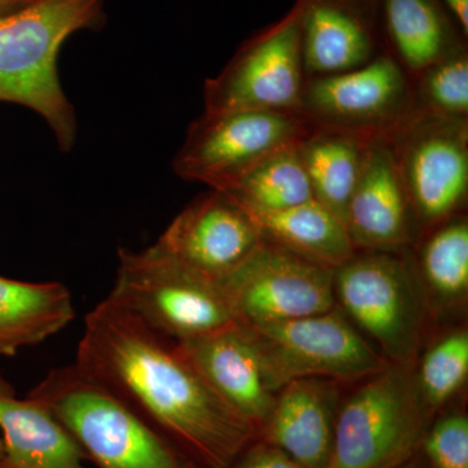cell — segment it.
<instances>
[{
  "label": "cell",
  "mask_w": 468,
  "mask_h": 468,
  "mask_svg": "<svg viewBox=\"0 0 468 468\" xmlns=\"http://www.w3.org/2000/svg\"><path fill=\"white\" fill-rule=\"evenodd\" d=\"M75 363L176 449L208 468L229 466L254 433L209 388L177 341L109 297L86 315Z\"/></svg>",
  "instance_id": "obj_1"
},
{
  "label": "cell",
  "mask_w": 468,
  "mask_h": 468,
  "mask_svg": "<svg viewBox=\"0 0 468 468\" xmlns=\"http://www.w3.org/2000/svg\"><path fill=\"white\" fill-rule=\"evenodd\" d=\"M106 0H30L0 15V101L21 104L46 120L63 151L77 137L75 109L58 76L63 43L103 21Z\"/></svg>",
  "instance_id": "obj_2"
},
{
  "label": "cell",
  "mask_w": 468,
  "mask_h": 468,
  "mask_svg": "<svg viewBox=\"0 0 468 468\" xmlns=\"http://www.w3.org/2000/svg\"><path fill=\"white\" fill-rule=\"evenodd\" d=\"M27 397L51 412L98 468H187L183 452L76 363L52 369Z\"/></svg>",
  "instance_id": "obj_3"
},
{
  "label": "cell",
  "mask_w": 468,
  "mask_h": 468,
  "mask_svg": "<svg viewBox=\"0 0 468 468\" xmlns=\"http://www.w3.org/2000/svg\"><path fill=\"white\" fill-rule=\"evenodd\" d=\"M110 300L175 341L239 324L218 280L185 266L159 248L119 250Z\"/></svg>",
  "instance_id": "obj_4"
},
{
  "label": "cell",
  "mask_w": 468,
  "mask_h": 468,
  "mask_svg": "<svg viewBox=\"0 0 468 468\" xmlns=\"http://www.w3.org/2000/svg\"><path fill=\"white\" fill-rule=\"evenodd\" d=\"M335 297L388 363L411 368L423 302L417 273L401 251L354 252L335 270Z\"/></svg>",
  "instance_id": "obj_5"
},
{
  "label": "cell",
  "mask_w": 468,
  "mask_h": 468,
  "mask_svg": "<svg viewBox=\"0 0 468 468\" xmlns=\"http://www.w3.org/2000/svg\"><path fill=\"white\" fill-rule=\"evenodd\" d=\"M245 326L273 394L302 378L354 381L372 377L388 365L337 307L318 315Z\"/></svg>",
  "instance_id": "obj_6"
},
{
  "label": "cell",
  "mask_w": 468,
  "mask_h": 468,
  "mask_svg": "<svg viewBox=\"0 0 468 468\" xmlns=\"http://www.w3.org/2000/svg\"><path fill=\"white\" fill-rule=\"evenodd\" d=\"M423 405L411 368L388 363L341 409L328 468H392L417 441Z\"/></svg>",
  "instance_id": "obj_7"
},
{
  "label": "cell",
  "mask_w": 468,
  "mask_h": 468,
  "mask_svg": "<svg viewBox=\"0 0 468 468\" xmlns=\"http://www.w3.org/2000/svg\"><path fill=\"white\" fill-rule=\"evenodd\" d=\"M313 131L298 112H203L190 124L172 165L178 177L221 192L261 160L295 146Z\"/></svg>",
  "instance_id": "obj_8"
},
{
  "label": "cell",
  "mask_w": 468,
  "mask_h": 468,
  "mask_svg": "<svg viewBox=\"0 0 468 468\" xmlns=\"http://www.w3.org/2000/svg\"><path fill=\"white\" fill-rule=\"evenodd\" d=\"M301 7L254 34L203 88L205 112L285 111L297 112L303 91Z\"/></svg>",
  "instance_id": "obj_9"
},
{
  "label": "cell",
  "mask_w": 468,
  "mask_h": 468,
  "mask_svg": "<svg viewBox=\"0 0 468 468\" xmlns=\"http://www.w3.org/2000/svg\"><path fill=\"white\" fill-rule=\"evenodd\" d=\"M417 111L411 79L383 52L356 69L306 77L297 112L314 129L388 138Z\"/></svg>",
  "instance_id": "obj_10"
},
{
  "label": "cell",
  "mask_w": 468,
  "mask_h": 468,
  "mask_svg": "<svg viewBox=\"0 0 468 468\" xmlns=\"http://www.w3.org/2000/svg\"><path fill=\"white\" fill-rule=\"evenodd\" d=\"M418 227L461 214L468 196V120L417 112L388 137Z\"/></svg>",
  "instance_id": "obj_11"
},
{
  "label": "cell",
  "mask_w": 468,
  "mask_h": 468,
  "mask_svg": "<svg viewBox=\"0 0 468 468\" xmlns=\"http://www.w3.org/2000/svg\"><path fill=\"white\" fill-rule=\"evenodd\" d=\"M218 282L242 325H266L335 309V268L267 241Z\"/></svg>",
  "instance_id": "obj_12"
},
{
  "label": "cell",
  "mask_w": 468,
  "mask_h": 468,
  "mask_svg": "<svg viewBox=\"0 0 468 468\" xmlns=\"http://www.w3.org/2000/svg\"><path fill=\"white\" fill-rule=\"evenodd\" d=\"M261 242L250 215L226 194L211 190L187 206L156 245L185 266L218 280Z\"/></svg>",
  "instance_id": "obj_13"
},
{
  "label": "cell",
  "mask_w": 468,
  "mask_h": 468,
  "mask_svg": "<svg viewBox=\"0 0 468 468\" xmlns=\"http://www.w3.org/2000/svg\"><path fill=\"white\" fill-rule=\"evenodd\" d=\"M354 249L401 251L419 227L387 137L369 141L345 218Z\"/></svg>",
  "instance_id": "obj_14"
},
{
  "label": "cell",
  "mask_w": 468,
  "mask_h": 468,
  "mask_svg": "<svg viewBox=\"0 0 468 468\" xmlns=\"http://www.w3.org/2000/svg\"><path fill=\"white\" fill-rule=\"evenodd\" d=\"M304 76L335 75L383 54L378 0H297Z\"/></svg>",
  "instance_id": "obj_15"
},
{
  "label": "cell",
  "mask_w": 468,
  "mask_h": 468,
  "mask_svg": "<svg viewBox=\"0 0 468 468\" xmlns=\"http://www.w3.org/2000/svg\"><path fill=\"white\" fill-rule=\"evenodd\" d=\"M177 344L228 408L254 430L267 423L276 396L267 388L257 347L245 325Z\"/></svg>",
  "instance_id": "obj_16"
},
{
  "label": "cell",
  "mask_w": 468,
  "mask_h": 468,
  "mask_svg": "<svg viewBox=\"0 0 468 468\" xmlns=\"http://www.w3.org/2000/svg\"><path fill=\"white\" fill-rule=\"evenodd\" d=\"M279 393L267 420L273 446L303 468H328L337 403L335 388L320 378H302Z\"/></svg>",
  "instance_id": "obj_17"
},
{
  "label": "cell",
  "mask_w": 468,
  "mask_h": 468,
  "mask_svg": "<svg viewBox=\"0 0 468 468\" xmlns=\"http://www.w3.org/2000/svg\"><path fill=\"white\" fill-rule=\"evenodd\" d=\"M381 41L410 79L467 48L468 36L440 0H378Z\"/></svg>",
  "instance_id": "obj_18"
},
{
  "label": "cell",
  "mask_w": 468,
  "mask_h": 468,
  "mask_svg": "<svg viewBox=\"0 0 468 468\" xmlns=\"http://www.w3.org/2000/svg\"><path fill=\"white\" fill-rule=\"evenodd\" d=\"M0 468H88L86 455L66 428L36 399L17 397L0 374Z\"/></svg>",
  "instance_id": "obj_19"
},
{
  "label": "cell",
  "mask_w": 468,
  "mask_h": 468,
  "mask_svg": "<svg viewBox=\"0 0 468 468\" xmlns=\"http://www.w3.org/2000/svg\"><path fill=\"white\" fill-rule=\"evenodd\" d=\"M72 294L58 282L0 276V356H16L58 334L75 319Z\"/></svg>",
  "instance_id": "obj_20"
},
{
  "label": "cell",
  "mask_w": 468,
  "mask_h": 468,
  "mask_svg": "<svg viewBox=\"0 0 468 468\" xmlns=\"http://www.w3.org/2000/svg\"><path fill=\"white\" fill-rule=\"evenodd\" d=\"M249 215L263 241L314 263L335 270L356 252L344 221L315 199L282 211Z\"/></svg>",
  "instance_id": "obj_21"
},
{
  "label": "cell",
  "mask_w": 468,
  "mask_h": 468,
  "mask_svg": "<svg viewBox=\"0 0 468 468\" xmlns=\"http://www.w3.org/2000/svg\"><path fill=\"white\" fill-rule=\"evenodd\" d=\"M371 140L365 135L314 129L297 144L314 199L344 223Z\"/></svg>",
  "instance_id": "obj_22"
},
{
  "label": "cell",
  "mask_w": 468,
  "mask_h": 468,
  "mask_svg": "<svg viewBox=\"0 0 468 468\" xmlns=\"http://www.w3.org/2000/svg\"><path fill=\"white\" fill-rule=\"evenodd\" d=\"M221 193L248 214L282 211L314 199L297 144L267 156Z\"/></svg>",
  "instance_id": "obj_23"
},
{
  "label": "cell",
  "mask_w": 468,
  "mask_h": 468,
  "mask_svg": "<svg viewBox=\"0 0 468 468\" xmlns=\"http://www.w3.org/2000/svg\"><path fill=\"white\" fill-rule=\"evenodd\" d=\"M428 286L441 300L463 297L468 289V223L462 214L428 229L419 251Z\"/></svg>",
  "instance_id": "obj_24"
},
{
  "label": "cell",
  "mask_w": 468,
  "mask_h": 468,
  "mask_svg": "<svg viewBox=\"0 0 468 468\" xmlns=\"http://www.w3.org/2000/svg\"><path fill=\"white\" fill-rule=\"evenodd\" d=\"M419 112L468 120V48L412 77Z\"/></svg>",
  "instance_id": "obj_25"
},
{
  "label": "cell",
  "mask_w": 468,
  "mask_h": 468,
  "mask_svg": "<svg viewBox=\"0 0 468 468\" xmlns=\"http://www.w3.org/2000/svg\"><path fill=\"white\" fill-rule=\"evenodd\" d=\"M468 375V334L452 332L424 356L417 378L424 405L439 408L454 396Z\"/></svg>",
  "instance_id": "obj_26"
},
{
  "label": "cell",
  "mask_w": 468,
  "mask_h": 468,
  "mask_svg": "<svg viewBox=\"0 0 468 468\" xmlns=\"http://www.w3.org/2000/svg\"><path fill=\"white\" fill-rule=\"evenodd\" d=\"M428 457L436 468H468V419L452 414L433 427L426 440Z\"/></svg>",
  "instance_id": "obj_27"
},
{
  "label": "cell",
  "mask_w": 468,
  "mask_h": 468,
  "mask_svg": "<svg viewBox=\"0 0 468 468\" xmlns=\"http://www.w3.org/2000/svg\"><path fill=\"white\" fill-rule=\"evenodd\" d=\"M226 468H303L276 446H255L239 461L234 460Z\"/></svg>",
  "instance_id": "obj_28"
},
{
  "label": "cell",
  "mask_w": 468,
  "mask_h": 468,
  "mask_svg": "<svg viewBox=\"0 0 468 468\" xmlns=\"http://www.w3.org/2000/svg\"><path fill=\"white\" fill-rule=\"evenodd\" d=\"M468 36V0H440Z\"/></svg>",
  "instance_id": "obj_29"
},
{
  "label": "cell",
  "mask_w": 468,
  "mask_h": 468,
  "mask_svg": "<svg viewBox=\"0 0 468 468\" xmlns=\"http://www.w3.org/2000/svg\"><path fill=\"white\" fill-rule=\"evenodd\" d=\"M30 0H0V15L7 14L12 9L21 7V5H27Z\"/></svg>",
  "instance_id": "obj_30"
},
{
  "label": "cell",
  "mask_w": 468,
  "mask_h": 468,
  "mask_svg": "<svg viewBox=\"0 0 468 468\" xmlns=\"http://www.w3.org/2000/svg\"><path fill=\"white\" fill-rule=\"evenodd\" d=\"M3 455V441L2 439H0V458H2Z\"/></svg>",
  "instance_id": "obj_31"
}]
</instances>
